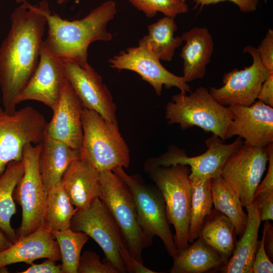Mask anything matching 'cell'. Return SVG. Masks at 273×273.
Masks as SVG:
<instances>
[{
  "label": "cell",
  "instance_id": "35",
  "mask_svg": "<svg viewBox=\"0 0 273 273\" xmlns=\"http://www.w3.org/2000/svg\"><path fill=\"white\" fill-rule=\"evenodd\" d=\"M264 66L273 73V30L268 29L265 37L256 48Z\"/></svg>",
  "mask_w": 273,
  "mask_h": 273
},
{
  "label": "cell",
  "instance_id": "36",
  "mask_svg": "<svg viewBox=\"0 0 273 273\" xmlns=\"http://www.w3.org/2000/svg\"><path fill=\"white\" fill-rule=\"evenodd\" d=\"M252 203L259 212L261 221L273 219V192L255 196Z\"/></svg>",
  "mask_w": 273,
  "mask_h": 273
},
{
  "label": "cell",
  "instance_id": "23",
  "mask_svg": "<svg viewBox=\"0 0 273 273\" xmlns=\"http://www.w3.org/2000/svg\"><path fill=\"white\" fill-rule=\"evenodd\" d=\"M247 223L241 238L226 263L219 268L223 273H252V266L258 245V233L261 222L256 207L251 203L245 206Z\"/></svg>",
  "mask_w": 273,
  "mask_h": 273
},
{
  "label": "cell",
  "instance_id": "20",
  "mask_svg": "<svg viewBox=\"0 0 273 273\" xmlns=\"http://www.w3.org/2000/svg\"><path fill=\"white\" fill-rule=\"evenodd\" d=\"M60 183L77 210L89 207L101 193L99 172L80 159L69 165Z\"/></svg>",
  "mask_w": 273,
  "mask_h": 273
},
{
  "label": "cell",
  "instance_id": "45",
  "mask_svg": "<svg viewBox=\"0 0 273 273\" xmlns=\"http://www.w3.org/2000/svg\"><path fill=\"white\" fill-rule=\"evenodd\" d=\"M180 2H184V3H186V2L187 1V0H178Z\"/></svg>",
  "mask_w": 273,
  "mask_h": 273
},
{
  "label": "cell",
  "instance_id": "13",
  "mask_svg": "<svg viewBox=\"0 0 273 273\" xmlns=\"http://www.w3.org/2000/svg\"><path fill=\"white\" fill-rule=\"evenodd\" d=\"M243 53L249 54L253 63L244 69H234L224 74L223 85L219 88L210 87L212 97L224 106L238 105L249 106L256 100L262 83L270 73L262 64L256 48L246 46Z\"/></svg>",
  "mask_w": 273,
  "mask_h": 273
},
{
  "label": "cell",
  "instance_id": "43",
  "mask_svg": "<svg viewBox=\"0 0 273 273\" xmlns=\"http://www.w3.org/2000/svg\"><path fill=\"white\" fill-rule=\"evenodd\" d=\"M12 244L11 240L0 230V252L8 248Z\"/></svg>",
  "mask_w": 273,
  "mask_h": 273
},
{
  "label": "cell",
  "instance_id": "33",
  "mask_svg": "<svg viewBox=\"0 0 273 273\" xmlns=\"http://www.w3.org/2000/svg\"><path fill=\"white\" fill-rule=\"evenodd\" d=\"M77 270V273H118L105 258L101 261L96 252L89 250L81 254Z\"/></svg>",
  "mask_w": 273,
  "mask_h": 273
},
{
  "label": "cell",
  "instance_id": "14",
  "mask_svg": "<svg viewBox=\"0 0 273 273\" xmlns=\"http://www.w3.org/2000/svg\"><path fill=\"white\" fill-rule=\"evenodd\" d=\"M160 60L146 47L139 45L121 51L108 60L109 65L119 70H128L138 73L142 79L160 96L163 87L178 88L180 92H191V87L183 76H177L167 70Z\"/></svg>",
  "mask_w": 273,
  "mask_h": 273
},
{
  "label": "cell",
  "instance_id": "15",
  "mask_svg": "<svg viewBox=\"0 0 273 273\" xmlns=\"http://www.w3.org/2000/svg\"><path fill=\"white\" fill-rule=\"evenodd\" d=\"M66 80L64 62L49 52L42 42L37 67L16 98L15 105L36 101L53 110Z\"/></svg>",
  "mask_w": 273,
  "mask_h": 273
},
{
  "label": "cell",
  "instance_id": "16",
  "mask_svg": "<svg viewBox=\"0 0 273 273\" xmlns=\"http://www.w3.org/2000/svg\"><path fill=\"white\" fill-rule=\"evenodd\" d=\"M64 62L66 78L83 107L118 123L116 104L101 76L89 64L83 68L70 61Z\"/></svg>",
  "mask_w": 273,
  "mask_h": 273
},
{
  "label": "cell",
  "instance_id": "34",
  "mask_svg": "<svg viewBox=\"0 0 273 273\" xmlns=\"http://www.w3.org/2000/svg\"><path fill=\"white\" fill-rule=\"evenodd\" d=\"M264 231L263 230L261 240L257 245L252 266V273H272L273 264L264 248Z\"/></svg>",
  "mask_w": 273,
  "mask_h": 273
},
{
  "label": "cell",
  "instance_id": "32",
  "mask_svg": "<svg viewBox=\"0 0 273 273\" xmlns=\"http://www.w3.org/2000/svg\"><path fill=\"white\" fill-rule=\"evenodd\" d=\"M139 11L149 18L154 17L158 12L165 16L175 18L177 15L188 12L186 3L178 0H129Z\"/></svg>",
  "mask_w": 273,
  "mask_h": 273
},
{
  "label": "cell",
  "instance_id": "27",
  "mask_svg": "<svg viewBox=\"0 0 273 273\" xmlns=\"http://www.w3.org/2000/svg\"><path fill=\"white\" fill-rule=\"evenodd\" d=\"M23 172L22 160L14 161L0 174V230L13 243L17 240L16 232L11 224V218L16 213L13 194Z\"/></svg>",
  "mask_w": 273,
  "mask_h": 273
},
{
  "label": "cell",
  "instance_id": "28",
  "mask_svg": "<svg viewBox=\"0 0 273 273\" xmlns=\"http://www.w3.org/2000/svg\"><path fill=\"white\" fill-rule=\"evenodd\" d=\"M210 188L215 209L229 218L236 235L241 236L247 223L248 215L239 196L221 175L211 179Z\"/></svg>",
  "mask_w": 273,
  "mask_h": 273
},
{
  "label": "cell",
  "instance_id": "11",
  "mask_svg": "<svg viewBox=\"0 0 273 273\" xmlns=\"http://www.w3.org/2000/svg\"><path fill=\"white\" fill-rule=\"evenodd\" d=\"M243 144L242 139L240 136L233 143L225 144L220 138L212 134L205 141L207 150L204 153L189 157L185 150L172 146L160 156L147 161L144 165L145 169L147 171L157 166L181 164L190 166L189 177L214 178L221 175L223 167L229 157Z\"/></svg>",
  "mask_w": 273,
  "mask_h": 273
},
{
  "label": "cell",
  "instance_id": "6",
  "mask_svg": "<svg viewBox=\"0 0 273 273\" xmlns=\"http://www.w3.org/2000/svg\"><path fill=\"white\" fill-rule=\"evenodd\" d=\"M99 179L100 199L118 224L130 254L143 263V251L152 244L153 240L146 235L139 224L130 189L112 170L99 172Z\"/></svg>",
  "mask_w": 273,
  "mask_h": 273
},
{
  "label": "cell",
  "instance_id": "21",
  "mask_svg": "<svg viewBox=\"0 0 273 273\" xmlns=\"http://www.w3.org/2000/svg\"><path fill=\"white\" fill-rule=\"evenodd\" d=\"M185 44L180 54L184 61L183 77L188 83L203 78L214 50V42L208 29L194 27L181 35Z\"/></svg>",
  "mask_w": 273,
  "mask_h": 273
},
{
  "label": "cell",
  "instance_id": "38",
  "mask_svg": "<svg viewBox=\"0 0 273 273\" xmlns=\"http://www.w3.org/2000/svg\"><path fill=\"white\" fill-rule=\"evenodd\" d=\"M268 154V168L263 181L259 184L254 197L261 193L273 192V143L266 147Z\"/></svg>",
  "mask_w": 273,
  "mask_h": 273
},
{
  "label": "cell",
  "instance_id": "18",
  "mask_svg": "<svg viewBox=\"0 0 273 273\" xmlns=\"http://www.w3.org/2000/svg\"><path fill=\"white\" fill-rule=\"evenodd\" d=\"M83 106L67 79L53 117L45 130L52 138L79 151L82 139V115Z\"/></svg>",
  "mask_w": 273,
  "mask_h": 273
},
{
  "label": "cell",
  "instance_id": "2",
  "mask_svg": "<svg viewBox=\"0 0 273 273\" xmlns=\"http://www.w3.org/2000/svg\"><path fill=\"white\" fill-rule=\"evenodd\" d=\"M47 18L48 36L43 43L52 54L63 61L83 68L88 64V48L96 41H109L112 35L107 29L116 15L115 2L106 1L79 20L69 21L52 13L46 1L39 3Z\"/></svg>",
  "mask_w": 273,
  "mask_h": 273
},
{
  "label": "cell",
  "instance_id": "44",
  "mask_svg": "<svg viewBox=\"0 0 273 273\" xmlns=\"http://www.w3.org/2000/svg\"><path fill=\"white\" fill-rule=\"evenodd\" d=\"M25 0H16L17 3H20L23 2ZM67 0H57V3L59 4H62L66 2Z\"/></svg>",
  "mask_w": 273,
  "mask_h": 273
},
{
  "label": "cell",
  "instance_id": "10",
  "mask_svg": "<svg viewBox=\"0 0 273 273\" xmlns=\"http://www.w3.org/2000/svg\"><path fill=\"white\" fill-rule=\"evenodd\" d=\"M70 228L92 238L102 249L105 259L118 273L127 272L120 255V248L125 245L121 232L104 203L96 199L87 208L77 210Z\"/></svg>",
  "mask_w": 273,
  "mask_h": 273
},
{
  "label": "cell",
  "instance_id": "31",
  "mask_svg": "<svg viewBox=\"0 0 273 273\" xmlns=\"http://www.w3.org/2000/svg\"><path fill=\"white\" fill-rule=\"evenodd\" d=\"M51 233L59 247L63 272L77 273L81 250L89 237L70 228L61 231L51 230Z\"/></svg>",
  "mask_w": 273,
  "mask_h": 273
},
{
  "label": "cell",
  "instance_id": "24",
  "mask_svg": "<svg viewBox=\"0 0 273 273\" xmlns=\"http://www.w3.org/2000/svg\"><path fill=\"white\" fill-rule=\"evenodd\" d=\"M172 257L170 273H202L218 269L226 262L199 237L191 245L177 251Z\"/></svg>",
  "mask_w": 273,
  "mask_h": 273
},
{
  "label": "cell",
  "instance_id": "4",
  "mask_svg": "<svg viewBox=\"0 0 273 273\" xmlns=\"http://www.w3.org/2000/svg\"><path fill=\"white\" fill-rule=\"evenodd\" d=\"M171 100L165 107L168 124H178L182 129L198 126L225 142L233 114L228 107L220 104L212 97L208 88L200 86L188 95L180 92L173 95Z\"/></svg>",
  "mask_w": 273,
  "mask_h": 273
},
{
  "label": "cell",
  "instance_id": "12",
  "mask_svg": "<svg viewBox=\"0 0 273 273\" xmlns=\"http://www.w3.org/2000/svg\"><path fill=\"white\" fill-rule=\"evenodd\" d=\"M267 162L266 147L244 143L225 162L221 176L239 196L244 206L252 203Z\"/></svg>",
  "mask_w": 273,
  "mask_h": 273
},
{
  "label": "cell",
  "instance_id": "25",
  "mask_svg": "<svg viewBox=\"0 0 273 273\" xmlns=\"http://www.w3.org/2000/svg\"><path fill=\"white\" fill-rule=\"evenodd\" d=\"M177 26L174 18L164 16L148 26V33L139 41L160 60L170 61L176 49L184 42L181 36H174Z\"/></svg>",
  "mask_w": 273,
  "mask_h": 273
},
{
  "label": "cell",
  "instance_id": "5",
  "mask_svg": "<svg viewBox=\"0 0 273 273\" xmlns=\"http://www.w3.org/2000/svg\"><path fill=\"white\" fill-rule=\"evenodd\" d=\"M164 200L166 215L175 229L174 240L177 251L189 245L188 236L192 189L187 165L157 166L146 171Z\"/></svg>",
  "mask_w": 273,
  "mask_h": 273
},
{
  "label": "cell",
  "instance_id": "42",
  "mask_svg": "<svg viewBox=\"0 0 273 273\" xmlns=\"http://www.w3.org/2000/svg\"><path fill=\"white\" fill-rule=\"evenodd\" d=\"M264 245L267 255L270 259L273 257V228L269 220H265Z\"/></svg>",
  "mask_w": 273,
  "mask_h": 273
},
{
  "label": "cell",
  "instance_id": "19",
  "mask_svg": "<svg viewBox=\"0 0 273 273\" xmlns=\"http://www.w3.org/2000/svg\"><path fill=\"white\" fill-rule=\"evenodd\" d=\"M41 258L61 260L57 242L45 223L30 234L18 238L10 247L0 252V272H7L5 267L8 265L19 262L30 265Z\"/></svg>",
  "mask_w": 273,
  "mask_h": 273
},
{
  "label": "cell",
  "instance_id": "26",
  "mask_svg": "<svg viewBox=\"0 0 273 273\" xmlns=\"http://www.w3.org/2000/svg\"><path fill=\"white\" fill-rule=\"evenodd\" d=\"M235 229L225 215L212 210L205 219L199 237L210 247L229 260L235 248Z\"/></svg>",
  "mask_w": 273,
  "mask_h": 273
},
{
  "label": "cell",
  "instance_id": "30",
  "mask_svg": "<svg viewBox=\"0 0 273 273\" xmlns=\"http://www.w3.org/2000/svg\"><path fill=\"white\" fill-rule=\"evenodd\" d=\"M77 210L60 183L47 192L44 223L51 230L68 229Z\"/></svg>",
  "mask_w": 273,
  "mask_h": 273
},
{
  "label": "cell",
  "instance_id": "7",
  "mask_svg": "<svg viewBox=\"0 0 273 273\" xmlns=\"http://www.w3.org/2000/svg\"><path fill=\"white\" fill-rule=\"evenodd\" d=\"M41 143L28 144L24 148V172L17 184L13 197L21 207L22 220L16 232L17 238L28 235L44 223L47 191L39 168Z\"/></svg>",
  "mask_w": 273,
  "mask_h": 273
},
{
  "label": "cell",
  "instance_id": "1",
  "mask_svg": "<svg viewBox=\"0 0 273 273\" xmlns=\"http://www.w3.org/2000/svg\"><path fill=\"white\" fill-rule=\"evenodd\" d=\"M11 15V27L0 47V89L3 108L13 113L15 101L39 63L47 18L39 4L26 0Z\"/></svg>",
  "mask_w": 273,
  "mask_h": 273
},
{
  "label": "cell",
  "instance_id": "40",
  "mask_svg": "<svg viewBox=\"0 0 273 273\" xmlns=\"http://www.w3.org/2000/svg\"><path fill=\"white\" fill-rule=\"evenodd\" d=\"M55 261L47 259L40 264L32 263L30 266L21 271L22 273H63L61 264L57 265Z\"/></svg>",
  "mask_w": 273,
  "mask_h": 273
},
{
  "label": "cell",
  "instance_id": "9",
  "mask_svg": "<svg viewBox=\"0 0 273 273\" xmlns=\"http://www.w3.org/2000/svg\"><path fill=\"white\" fill-rule=\"evenodd\" d=\"M124 168L112 171L128 186L132 194L139 224L147 236L153 240L157 236L162 241L169 255L173 257L177 250L168 221L164 200L160 191L144 183L136 175H130Z\"/></svg>",
  "mask_w": 273,
  "mask_h": 273
},
{
  "label": "cell",
  "instance_id": "39",
  "mask_svg": "<svg viewBox=\"0 0 273 273\" xmlns=\"http://www.w3.org/2000/svg\"><path fill=\"white\" fill-rule=\"evenodd\" d=\"M259 0H194L195 9L199 7L201 9L204 6L215 4L219 2L229 1L236 4L242 12H251L256 10Z\"/></svg>",
  "mask_w": 273,
  "mask_h": 273
},
{
  "label": "cell",
  "instance_id": "17",
  "mask_svg": "<svg viewBox=\"0 0 273 273\" xmlns=\"http://www.w3.org/2000/svg\"><path fill=\"white\" fill-rule=\"evenodd\" d=\"M233 119L226 130L225 140L238 135L244 143L266 147L273 143V107L257 100L249 106H228Z\"/></svg>",
  "mask_w": 273,
  "mask_h": 273
},
{
  "label": "cell",
  "instance_id": "29",
  "mask_svg": "<svg viewBox=\"0 0 273 273\" xmlns=\"http://www.w3.org/2000/svg\"><path fill=\"white\" fill-rule=\"evenodd\" d=\"M192 189L189 243H193L200 235L204 221L212 210L211 179L189 177Z\"/></svg>",
  "mask_w": 273,
  "mask_h": 273
},
{
  "label": "cell",
  "instance_id": "3",
  "mask_svg": "<svg viewBox=\"0 0 273 273\" xmlns=\"http://www.w3.org/2000/svg\"><path fill=\"white\" fill-rule=\"evenodd\" d=\"M81 121L80 159L99 172L129 167V149L119 132L118 123L107 120L96 111L85 108Z\"/></svg>",
  "mask_w": 273,
  "mask_h": 273
},
{
  "label": "cell",
  "instance_id": "37",
  "mask_svg": "<svg viewBox=\"0 0 273 273\" xmlns=\"http://www.w3.org/2000/svg\"><path fill=\"white\" fill-rule=\"evenodd\" d=\"M120 255L127 272L130 273H158L146 266L132 256L125 245L120 248Z\"/></svg>",
  "mask_w": 273,
  "mask_h": 273
},
{
  "label": "cell",
  "instance_id": "41",
  "mask_svg": "<svg viewBox=\"0 0 273 273\" xmlns=\"http://www.w3.org/2000/svg\"><path fill=\"white\" fill-rule=\"evenodd\" d=\"M257 99L265 104L273 107V73H270L262 83Z\"/></svg>",
  "mask_w": 273,
  "mask_h": 273
},
{
  "label": "cell",
  "instance_id": "8",
  "mask_svg": "<svg viewBox=\"0 0 273 273\" xmlns=\"http://www.w3.org/2000/svg\"><path fill=\"white\" fill-rule=\"evenodd\" d=\"M47 123L43 115L32 106L13 113L0 107V174L11 162L22 160L27 145L41 143Z\"/></svg>",
  "mask_w": 273,
  "mask_h": 273
},
{
  "label": "cell",
  "instance_id": "22",
  "mask_svg": "<svg viewBox=\"0 0 273 273\" xmlns=\"http://www.w3.org/2000/svg\"><path fill=\"white\" fill-rule=\"evenodd\" d=\"M39 158L40 175L48 191L60 183L69 165L80 159L79 151L54 139L44 131Z\"/></svg>",
  "mask_w": 273,
  "mask_h": 273
}]
</instances>
